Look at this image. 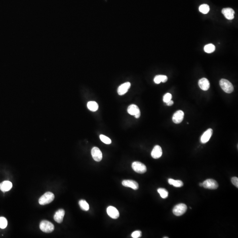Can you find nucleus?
Wrapping results in <instances>:
<instances>
[{
    "mask_svg": "<svg viewBox=\"0 0 238 238\" xmlns=\"http://www.w3.org/2000/svg\"><path fill=\"white\" fill-rule=\"evenodd\" d=\"M8 225V222L6 218L3 217L0 218V228L4 229Z\"/></svg>",
    "mask_w": 238,
    "mask_h": 238,
    "instance_id": "obj_27",
    "label": "nucleus"
},
{
    "mask_svg": "<svg viewBox=\"0 0 238 238\" xmlns=\"http://www.w3.org/2000/svg\"><path fill=\"white\" fill-rule=\"evenodd\" d=\"M87 106L90 110L92 112H95L99 108V104L96 102L94 101H90L87 104Z\"/></svg>",
    "mask_w": 238,
    "mask_h": 238,
    "instance_id": "obj_21",
    "label": "nucleus"
},
{
    "mask_svg": "<svg viewBox=\"0 0 238 238\" xmlns=\"http://www.w3.org/2000/svg\"><path fill=\"white\" fill-rule=\"evenodd\" d=\"M128 113L131 115L134 116L136 118H139L141 115L139 108L136 104H131L128 108Z\"/></svg>",
    "mask_w": 238,
    "mask_h": 238,
    "instance_id": "obj_7",
    "label": "nucleus"
},
{
    "mask_svg": "<svg viewBox=\"0 0 238 238\" xmlns=\"http://www.w3.org/2000/svg\"><path fill=\"white\" fill-rule=\"evenodd\" d=\"M151 156L154 159H158L161 157L162 155V150L161 147L158 145H155L151 152Z\"/></svg>",
    "mask_w": 238,
    "mask_h": 238,
    "instance_id": "obj_15",
    "label": "nucleus"
},
{
    "mask_svg": "<svg viewBox=\"0 0 238 238\" xmlns=\"http://www.w3.org/2000/svg\"><path fill=\"white\" fill-rule=\"evenodd\" d=\"M79 205L80 208L84 211H88L89 210V205L84 200H81L79 201Z\"/></svg>",
    "mask_w": 238,
    "mask_h": 238,
    "instance_id": "obj_23",
    "label": "nucleus"
},
{
    "mask_svg": "<svg viewBox=\"0 0 238 238\" xmlns=\"http://www.w3.org/2000/svg\"><path fill=\"white\" fill-rule=\"evenodd\" d=\"M222 13L227 20H232L234 18L235 11L231 8H225L223 9Z\"/></svg>",
    "mask_w": 238,
    "mask_h": 238,
    "instance_id": "obj_12",
    "label": "nucleus"
},
{
    "mask_svg": "<svg viewBox=\"0 0 238 238\" xmlns=\"http://www.w3.org/2000/svg\"><path fill=\"white\" fill-rule=\"evenodd\" d=\"M199 186H203L202 183H200V184H199Z\"/></svg>",
    "mask_w": 238,
    "mask_h": 238,
    "instance_id": "obj_32",
    "label": "nucleus"
},
{
    "mask_svg": "<svg viewBox=\"0 0 238 238\" xmlns=\"http://www.w3.org/2000/svg\"><path fill=\"white\" fill-rule=\"evenodd\" d=\"M157 192L159 193L160 196L162 198H166L169 195V192L165 189L160 188L157 190Z\"/></svg>",
    "mask_w": 238,
    "mask_h": 238,
    "instance_id": "obj_24",
    "label": "nucleus"
},
{
    "mask_svg": "<svg viewBox=\"0 0 238 238\" xmlns=\"http://www.w3.org/2000/svg\"><path fill=\"white\" fill-rule=\"evenodd\" d=\"M133 169L138 173L143 174L145 173L147 168L144 164L139 161H135L132 164Z\"/></svg>",
    "mask_w": 238,
    "mask_h": 238,
    "instance_id": "obj_5",
    "label": "nucleus"
},
{
    "mask_svg": "<svg viewBox=\"0 0 238 238\" xmlns=\"http://www.w3.org/2000/svg\"><path fill=\"white\" fill-rule=\"evenodd\" d=\"M141 236V232L140 231H136L132 233V236L133 238H140Z\"/></svg>",
    "mask_w": 238,
    "mask_h": 238,
    "instance_id": "obj_29",
    "label": "nucleus"
},
{
    "mask_svg": "<svg viewBox=\"0 0 238 238\" xmlns=\"http://www.w3.org/2000/svg\"><path fill=\"white\" fill-rule=\"evenodd\" d=\"M107 213L108 216L112 218L116 219L120 216V213L118 210L115 207L110 206L107 209Z\"/></svg>",
    "mask_w": 238,
    "mask_h": 238,
    "instance_id": "obj_10",
    "label": "nucleus"
},
{
    "mask_svg": "<svg viewBox=\"0 0 238 238\" xmlns=\"http://www.w3.org/2000/svg\"><path fill=\"white\" fill-rule=\"evenodd\" d=\"M213 130L211 128L208 129L203 133L201 136V142L203 144L207 143L213 135Z\"/></svg>",
    "mask_w": 238,
    "mask_h": 238,
    "instance_id": "obj_14",
    "label": "nucleus"
},
{
    "mask_svg": "<svg viewBox=\"0 0 238 238\" xmlns=\"http://www.w3.org/2000/svg\"><path fill=\"white\" fill-rule=\"evenodd\" d=\"M54 195L53 193L47 192L41 196L38 202L41 205H46L51 203L54 199Z\"/></svg>",
    "mask_w": 238,
    "mask_h": 238,
    "instance_id": "obj_1",
    "label": "nucleus"
},
{
    "mask_svg": "<svg viewBox=\"0 0 238 238\" xmlns=\"http://www.w3.org/2000/svg\"><path fill=\"white\" fill-rule=\"evenodd\" d=\"M40 228L41 230L43 232L50 233L54 229V226L52 223L44 220L40 222Z\"/></svg>",
    "mask_w": 238,
    "mask_h": 238,
    "instance_id": "obj_3",
    "label": "nucleus"
},
{
    "mask_svg": "<svg viewBox=\"0 0 238 238\" xmlns=\"http://www.w3.org/2000/svg\"><path fill=\"white\" fill-rule=\"evenodd\" d=\"M164 238H168V237H164Z\"/></svg>",
    "mask_w": 238,
    "mask_h": 238,
    "instance_id": "obj_33",
    "label": "nucleus"
},
{
    "mask_svg": "<svg viewBox=\"0 0 238 238\" xmlns=\"http://www.w3.org/2000/svg\"><path fill=\"white\" fill-rule=\"evenodd\" d=\"M172 98V95L170 94V93H167V94L165 95L164 97H163V101H164V102L166 103L169 102V100H171Z\"/></svg>",
    "mask_w": 238,
    "mask_h": 238,
    "instance_id": "obj_28",
    "label": "nucleus"
},
{
    "mask_svg": "<svg viewBox=\"0 0 238 238\" xmlns=\"http://www.w3.org/2000/svg\"><path fill=\"white\" fill-rule=\"evenodd\" d=\"M184 113L182 111H177L175 112L173 115V122L177 124H180L184 120Z\"/></svg>",
    "mask_w": 238,
    "mask_h": 238,
    "instance_id": "obj_9",
    "label": "nucleus"
},
{
    "mask_svg": "<svg viewBox=\"0 0 238 238\" xmlns=\"http://www.w3.org/2000/svg\"><path fill=\"white\" fill-rule=\"evenodd\" d=\"M210 7L207 4H203L200 5L199 8V11L203 14L208 13L210 11Z\"/></svg>",
    "mask_w": 238,
    "mask_h": 238,
    "instance_id": "obj_25",
    "label": "nucleus"
},
{
    "mask_svg": "<svg viewBox=\"0 0 238 238\" xmlns=\"http://www.w3.org/2000/svg\"><path fill=\"white\" fill-rule=\"evenodd\" d=\"M65 214V210L63 209H60L55 214L54 219L58 223H61L63 221Z\"/></svg>",
    "mask_w": 238,
    "mask_h": 238,
    "instance_id": "obj_16",
    "label": "nucleus"
},
{
    "mask_svg": "<svg viewBox=\"0 0 238 238\" xmlns=\"http://www.w3.org/2000/svg\"><path fill=\"white\" fill-rule=\"evenodd\" d=\"M91 154L95 161L99 162L102 159V153L100 149L97 147H94L91 150Z\"/></svg>",
    "mask_w": 238,
    "mask_h": 238,
    "instance_id": "obj_8",
    "label": "nucleus"
},
{
    "mask_svg": "<svg viewBox=\"0 0 238 238\" xmlns=\"http://www.w3.org/2000/svg\"><path fill=\"white\" fill-rule=\"evenodd\" d=\"M168 80V77L166 75H157L154 78V82L156 84H159L161 82L165 83Z\"/></svg>",
    "mask_w": 238,
    "mask_h": 238,
    "instance_id": "obj_19",
    "label": "nucleus"
},
{
    "mask_svg": "<svg viewBox=\"0 0 238 238\" xmlns=\"http://www.w3.org/2000/svg\"><path fill=\"white\" fill-rule=\"evenodd\" d=\"M13 187V184L9 181H5L0 184V190L3 192L9 191Z\"/></svg>",
    "mask_w": 238,
    "mask_h": 238,
    "instance_id": "obj_18",
    "label": "nucleus"
},
{
    "mask_svg": "<svg viewBox=\"0 0 238 238\" xmlns=\"http://www.w3.org/2000/svg\"><path fill=\"white\" fill-rule=\"evenodd\" d=\"M100 140L102 141L103 143L106 144H110L111 143V140L109 139L108 137L104 136L103 135H100Z\"/></svg>",
    "mask_w": 238,
    "mask_h": 238,
    "instance_id": "obj_26",
    "label": "nucleus"
},
{
    "mask_svg": "<svg viewBox=\"0 0 238 238\" xmlns=\"http://www.w3.org/2000/svg\"><path fill=\"white\" fill-rule=\"evenodd\" d=\"M122 185L125 187H130L134 190L139 189V184L136 181L133 180H124L122 182Z\"/></svg>",
    "mask_w": 238,
    "mask_h": 238,
    "instance_id": "obj_11",
    "label": "nucleus"
},
{
    "mask_svg": "<svg viewBox=\"0 0 238 238\" xmlns=\"http://www.w3.org/2000/svg\"><path fill=\"white\" fill-rule=\"evenodd\" d=\"M215 49H216L215 46L213 44H209L206 45L204 46V48L205 52L208 53V54H210V53L214 52L215 51Z\"/></svg>",
    "mask_w": 238,
    "mask_h": 238,
    "instance_id": "obj_22",
    "label": "nucleus"
},
{
    "mask_svg": "<svg viewBox=\"0 0 238 238\" xmlns=\"http://www.w3.org/2000/svg\"><path fill=\"white\" fill-rule=\"evenodd\" d=\"M198 85L202 90L206 91L209 90L210 88V82L207 79L203 78L200 79L198 81Z\"/></svg>",
    "mask_w": 238,
    "mask_h": 238,
    "instance_id": "obj_17",
    "label": "nucleus"
},
{
    "mask_svg": "<svg viewBox=\"0 0 238 238\" xmlns=\"http://www.w3.org/2000/svg\"><path fill=\"white\" fill-rule=\"evenodd\" d=\"M231 182L237 188L238 187V178L236 177H233L231 178Z\"/></svg>",
    "mask_w": 238,
    "mask_h": 238,
    "instance_id": "obj_30",
    "label": "nucleus"
},
{
    "mask_svg": "<svg viewBox=\"0 0 238 238\" xmlns=\"http://www.w3.org/2000/svg\"><path fill=\"white\" fill-rule=\"evenodd\" d=\"M203 187L205 188L214 190L218 188V184L215 180L213 179H207L202 183Z\"/></svg>",
    "mask_w": 238,
    "mask_h": 238,
    "instance_id": "obj_6",
    "label": "nucleus"
},
{
    "mask_svg": "<svg viewBox=\"0 0 238 238\" xmlns=\"http://www.w3.org/2000/svg\"><path fill=\"white\" fill-rule=\"evenodd\" d=\"M168 182L169 184L172 185L175 187H180L184 185L183 182L180 180H175L172 178H169Z\"/></svg>",
    "mask_w": 238,
    "mask_h": 238,
    "instance_id": "obj_20",
    "label": "nucleus"
},
{
    "mask_svg": "<svg viewBox=\"0 0 238 238\" xmlns=\"http://www.w3.org/2000/svg\"><path fill=\"white\" fill-rule=\"evenodd\" d=\"M174 104V102L173 100H170L168 102L166 103V104H167V106H172V105H173Z\"/></svg>",
    "mask_w": 238,
    "mask_h": 238,
    "instance_id": "obj_31",
    "label": "nucleus"
},
{
    "mask_svg": "<svg viewBox=\"0 0 238 238\" xmlns=\"http://www.w3.org/2000/svg\"><path fill=\"white\" fill-rule=\"evenodd\" d=\"M187 210V206L185 204L180 203L176 205L173 210V213L175 216H180L184 214Z\"/></svg>",
    "mask_w": 238,
    "mask_h": 238,
    "instance_id": "obj_4",
    "label": "nucleus"
},
{
    "mask_svg": "<svg viewBox=\"0 0 238 238\" xmlns=\"http://www.w3.org/2000/svg\"><path fill=\"white\" fill-rule=\"evenodd\" d=\"M131 87V83L129 82H126L119 86L117 89V92L120 95H123L126 94Z\"/></svg>",
    "mask_w": 238,
    "mask_h": 238,
    "instance_id": "obj_13",
    "label": "nucleus"
},
{
    "mask_svg": "<svg viewBox=\"0 0 238 238\" xmlns=\"http://www.w3.org/2000/svg\"><path fill=\"white\" fill-rule=\"evenodd\" d=\"M219 85L221 88L226 93L230 94L232 93L234 91V87L231 83L227 79H221L219 81Z\"/></svg>",
    "mask_w": 238,
    "mask_h": 238,
    "instance_id": "obj_2",
    "label": "nucleus"
}]
</instances>
